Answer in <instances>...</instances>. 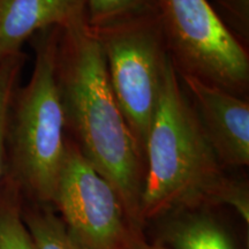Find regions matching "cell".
Listing matches in <instances>:
<instances>
[{"label":"cell","mask_w":249,"mask_h":249,"mask_svg":"<svg viewBox=\"0 0 249 249\" xmlns=\"http://www.w3.org/2000/svg\"><path fill=\"white\" fill-rule=\"evenodd\" d=\"M59 33L57 73L65 124L83 157L117 192L130 226L140 233L144 156L112 91L101 43L87 21Z\"/></svg>","instance_id":"6da1fadb"},{"label":"cell","mask_w":249,"mask_h":249,"mask_svg":"<svg viewBox=\"0 0 249 249\" xmlns=\"http://www.w3.org/2000/svg\"><path fill=\"white\" fill-rule=\"evenodd\" d=\"M141 219L207 205L227 204L249 219L245 183L230 180L187 98L172 58L164 68L160 97L144 148Z\"/></svg>","instance_id":"7a4b0ae2"},{"label":"cell","mask_w":249,"mask_h":249,"mask_svg":"<svg viewBox=\"0 0 249 249\" xmlns=\"http://www.w3.org/2000/svg\"><path fill=\"white\" fill-rule=\"evenodd\" d=\"M59 28L37 48L33 75L21 93L9 142L13 185L33 203L53 207L67 141L58 82Z\"/></svg>","instance_id":"3957f363"},{"label":"cell","mask_w":249,"mask_h":249,"mask_svg":"<svg viewBox=\"0 0 249 249\" xmlns=\"http://www.w3.org/2000/svg\"><path fill=\"white\" fill-rule=\"evenodd\" d=\"M92 30L103 49L112 91L144 156L170 55L157 11Z\"/></svg>","instance_id":"277c9868"},{"label":"cell","mask_w":249,"mask_h":249,"mask_svg":"<svg viewBox=\"0 0 249 249\" xmlns=\"http://www.w3.org/2000/svg\"><path fill=\"white\" fill-rule=\"evenodd\" d=\"M157 14L177 70L236 96L245 92L247 52L208 0H157Z\"/></svg>","instance_id":"5b68a950"},{"label":"cell","mask_w":249,"mask_h":249,"mask_svg":"<svg viewBox=\"0 0 249 249\" xmlns=\"http://www.w3.org/2000/svg\"><path fill=\"white\" fill-rule=\"evenodd\" d=\"M53 207L60 211L70 232L87 249H126L140 235L130 226L113 187L73 142L67 141Z\"/></svg>","instance_id":"8992f818"},{"label":"cell","mask_w":249,"mask_h":249,"mask_svg":"<svg viewBox=\"0 0 249 249\" xmlns=\"http://www.w3.org/2000/svg\"><path fill=\"white\" fill-rule=\"evenodd\" d=\"M178 71L187 97L208 141L222 164L246 166L249 163V105L192 74Z\"/></svg>","instance_id":"52a82bcc"},{"label":"cell","mask_w":249,"mask_h":249,"mask_svg":"<svg viewBox=\"0 0 249 249\" xmlns=\"http://www.w3.org/2000/svg\"><path fill=\"white\" fill-rule=\"evenodd\" d=\"M87 21V0H0V60L38 30Z\"/></svg>","instance_id":"ba28073f"},{"label":"cell","mask_w":249,"mask_h":249,"mask_svg":"<svg viewBox=\"0 0 249 249\" xmlns=\"http://www.w3.org/2000/svg\"><path fill=\"white\" fill-rule=\"evenodd\" d=\"M164 241L169 249H235L219 223L202 213H187L167 224Z\"/></svg>","instance_id":"9c48e42d"},{"label":"cell","mask_w":249,"mask_h":249,"mask_svg":"<svg viewBox=\"0 0 249 249\" xmlns=\"http://www.w3.org/2000/svg\"><path fill=\"white\" fill-rule=\"evenodd\" d=\"M21 216L35 249H87L50 205L21 203Z\"/></svg>","instance_id":"30bf717a"},{"label":"cell","mask_w":249,"mask_h":249,"mask_svg":"<svg viewBox=\"0 0 249 249\" xmlns=\"http://www.w3.org/2000/svg\"><path fill=\"white\" fill-rule=\"evenodd\" d=\"M157 11V0H87V22L101 28Z\"/></svg>","instance_id":"8fae6325"},{"label":"cell","mask_w":249,"mask_h":249,"mask_svg":"<svg viewBox=\"0 0 249 249\" xmlns=\"http://www.w3.org/2000/svg\"><path fill=\"white\" fill-rule=\"evenodd\" d=\"M0 249H35L23 224L21 201L14 185L0 197Z\"/></svg>","instance_id":"7c38bea8"},{"label":"cell","mask_w":249,"mask_h":249,"mask_svg":"<svg viewBox=\"0 0 249 249\" xmlns=\"http://www.w3.org/2000/svg\"><path fill=\"white\" fill-rule=\"evenodd\" d=\"M6 62L0 66V182L5 167L6 139L8 132L9 107H11L13 86L18 67L12 57L5 59Z\"/></svg>","instance_id":"4fadbf2b"},{"label":"cell","mask_w":249,"mask_h":249,"mask_svg":"<svg viewBox=\"0 0 249 249\" xmlns=\"http://www.w3.org/2000/svg\"><path fill=\"white\" fill-rule=\"evenodd\" d=\"M214 2L232 20L247 22L249 0H214Z\"/></svg>","instance_id":"5bb4252c"},{"label":"cell","mask_w":249,"mask_h":249,"mask_svg":"<svg viewBox=\"0 0 249 249\" xmlns=\"http://www.w3.org/2000/svg\"><path fill=\"white\" fill-rule=\"evenodd\" d=\"M126 249H169L166 246L160 245V244H155V245H150L148 242L143 241V239H141V236L138 235L133 239V241L130 242L128 247Z\"/></svg>","instance_id":"9a60e30c"}]
</instances>
